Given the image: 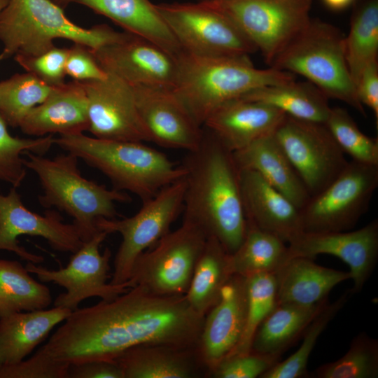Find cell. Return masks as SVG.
Instances as JSON below:
<instances>
[{"instance_id": "2", "label": "cell", "mask_w": 378, "mask_h": 378, "mask_svg": "<svg viewBox=\"0 0 378 378\" xmlns=\"http://www.w3.org/2000/svg\"><path fill=\"white\" fill-rule=\"evenodd\" d=\"M182 166L186 182L183 220L196 224L233 253L244 238L247 221L240 170L232 152L204 130L200 145L188 151Z\"/></svg>"}, {"instance_id": "6", "label": "cell", "mask_w": 378, "mask_h": 378, "mask_svg": "<svg viewBox=\"0 0 378 378\" xmlns=\"http://www.w3.org/2000/svg\"><path fill=\"white\" fill-rule=\"evenodd\" d=\"M128 34L107 24L81 27L51 0H8L0 12V41L4 46L0 60L18 55H41L55 46V38L95 50L122 41Z\"/></svg>"}, {"instance_id": "1", "label": "cell", "mask_w": 378, "mask_h": 378, "mask_svg": "<svg viewBox=\"0 0 378 378\" xmlns=\"http://www.w3.org/2000/svg\"><path fill=\"white\" fill-rule=\"evenodd\" d=\"M204 317L184 295H160L135 286L113 300L72 311L22 362V370L29 378H68L71 365L114 360L139 345L195 349Z\"/></svg>"}, {"instance_id": "20", "label": "cell", "mask_w": 378, "mask_h": 378, "mask_svg": "<svg viewBox=\"0 0 378 378\" xmlns=\"http://www.w3.org/2000/svg\"><path fill=\"white\" fill-rule=\"evenodd\" d=\"M247 310L246 278L233 274L206 314L196 349L200 361L211 372L228 356L243 334Z\"/></svg>"}, {"instance_id": "4", "label": "cell", "mask_w": 378, "mask_h": 378, "mask_svg": "<svg viewBox=\"0 0 378 378\" xmlns=\"http://www.w3.org/2000/svg\"><path fill=\"white\" fill-rule=\"evenodd\" d=\"M56 144L104 174L118 190L129 191L142 202L183 178L186 170L164 153L143 142L90 137L83 133L61 134Z\"/></svg>"}, {"instance_id": "31", "label": "cell", "mask_w": 378, "mask_h": 378, "mask_svg": "<svg viewBox=\"0 0 378 378\" xmlns=\"http://www.w3.org/2000/svg\"><path fill=\"white\" fill-rule=\"evenodd\" d=\"M239 98L264 103L298 119L324 124L331 108L328 98L308 80L262 87Z\"/></svg>"}, {"instance_id": "29", "label": "cell", "mask_w": 378, "mask_h": 378, "mask_svg": "<svg viewBox=\"0 0 378 378\" xmlns=\"http://www.w3.org/2000/svg\"><path fill=\"white\" fill-rule=\"evenodd\" d=\"M328 302L313 306L278 304L258 327L251 351L282 356L302 338L310 322Z\"/></svg>"}, {"instance_id": "28", "label": "cell", "mask_w": 378, "mask_h": 378, "mask_svg": "<svg viewBox=\"0 0 378 378\" xmlns=\"http://www.w3.org/2000/svg\"><path fill=\"white\" fill-rule=\"evenodd\" d=\"M167 345H139L130 348L114 360L124 378H190L196 367L192 352Z\"/></svg>"}, {"instance_id": "42", "label": "cell", "mask_w": 378, "mask_h": 378, "mask_svg": "<svg viewBox=\"0 0 378 378\" xmlns=\"http://www.w3.org/2000/svg\"><path fill=\"white\" fill-rule=\"evenodd\" d=\"M281 356L251 351L223 359L212 371L216 378H256L281 360Z\"/></svg>"}, {"instance_id": "43", "label": "cell", "mask_w": 378, "mask_h": 378, "mask_svg": "<svg viewBox=\"0 0 378 378\" xmlns=\"http://www.w3.org/2000/svg\"><path fill=\"white\" fill-rule=\"evenodd\" d=\"M65 71L66 75L78 81L100 80L107 76L92 50L80 43H74L69 48Z\"/></svg>"}, {"instance_id": "37", "label": "cell", "mask_w": 378, "mask_h": 378, "mask_svg": "<svg viewBox=\"0 0 378 378\" xmlns=\"http://www.w3.org/2000/svg\"><path fill=\"white\" fill-rule=\"evenodd\" d=\"M312 378L378 377V340L365 332L356 335L346 353L338 360L324 363L309 373Z\"/></svg>"}, {"instance_id": "11", "label": "cell", "mask_w": 378, "mask_h": 378, "mask_svg": "<svg viewBox=\"0 0 378 378\" xmlns=\"http://www.w3.org/2000/svg\"><path fill=\"white\" fill-rule=\"evenodd\" d=\"M378 187V165L351 160L327 187L300 210L303 231L351 230L366 212Z\"/></svg>"}, {"instance_id": "18", "label": "cell", "mask_w": 378, "mask_h": 378, "mask_svg": "<svg viewBox=\"0 0 378 378\" xmlns=\"http://www.w3.org/2000/svg\"><path fill=\"white\" fill-rule=\"evenodd\" d=\"M290 258L314 259L328 254L342 260L349 267L351 293L361 291L378 258V220L374 219L356 230L329 232H302L288 244Z\"/></svg>"}, {"instance_id": "34", "label": "cell", "mask_w": 378, "mask_h": 378, "mask_svg": "<svg viewBox=\"0 0 378 378\" xmlns=\"http://www.w3.org/2000/svg\"><path fill=\"white\" fill-rule=\"evenodd\" d=\"M52 303L50 290L38 282L20 262L0 259V318L44 309Z\"/></svg>"}, {"instance_id": "30", "label": "cell", "mask_w": 378, "mask_h": 378, "mask_svg": "<svg viewBox=\"0 0 378 378\" xmlns=\"http://www.w3.org/2000/svg\"><path fill=\"white\" fill-rule=\"evenodd\" d=\"M232 275L230 254L216 238L208 237L184 295L190 307L205 316Z\"/></svg>"}, {"instance_id": "14", "label": "cell", "mask_w": 378, "mask_h": 378, "mask_svg": "<svg viewBox=\"0 0 378 378\" xmlns=\"http://www.w3.org/2000/svg\"><path fill=\"white\" fill-rule=\"evenodd\" d=\"M108 234L99 230L91 239L83 241L71 256L68 265L59 270H50L27 262L25 267L42 282H53L66 289L54 301V307L76 310L84 300L99 297L111 300L126 292L128 281L114 285L108 283L110 277L111 252L106 248L101 254L100 246Z\"/></svg>"}, {"instance_id": "32", "label": "cell", "mask_w": 378, "mask_h": 378, "mask_svg": "<svg viewBox=\"0 0 378 378\" xmlns=\"http://www.w3.org/2000/svg\"><path fill=\"white\" fill-rule=\"evenodd\" d=\"M290 258L286 243L247 222L241 244L230 254V266L232 274L248 277L257 274H274Z\"/></svg>"}, {"instance_id": "35", "label": "cell", "mask_w": 378, "mask_h": 378, "mask_svg": "<svg viewBox=\"0 0 378 378\" xmlns=\"http://www.w3.org/2000/svg\"><path fill=\"white\" fill-rule=\"evenodd\" d=\"M350 290L345 291L332 303L328 302L310 322L302 335L299 349L288 358L279 360L260 378H303L308 377V360L318 339L347 302Z\"/></svg>"}, {"instance_id": "33", "label": "cell", "mask_w": 378, "mask_h": 378, "mask_svg": "<svg viewBox=\"0 0 378 378\" xmlns=\"http://www.w3.org/2000/svg\"><path fill=\"white\" fill-rule=\"evenodd\" d=\"M354 4L344 46L347 67L356 85L364 69L377 60L378 0H356Z\"/></svg>"}, {"instance_id": "48", "label": "cell", "mask_w": 378, "mask_h": 378, "mask_svg": "<svg viewBox=\"0 0 378 378\" xmlns=\"http://www.w3.org/2000/svg\"><path fill=\"white\" fill-rule=\"evenodd\" d=\"M212 1V0H200V1Z\"/></svg>"}, {"instance_id": "21", "label": "cell", "mask_w": 378, "mask_h": 378, "mask_svg": "<svg viewBox=\"0 0 378 378\" xmlns=\"http://www.w3.org/2000/svg\"><path fill=\"white\" fill-rule=\"evenodd\" d=\"M285 115L264 103L237 98L215 108L202 127L234 153L272 133Z\"/></svg>"}, {"instance_id": "36", "label": "cell", "mask_w": 378, "mask_h": 378, "mask_svg": "<svg viewBox=\"0 0 378 378\" xmlns=\"http://www.w3.org/2000/svg\"><path fill=\"white\" fill-rule=\"evenodd\" d=\"M32 74H16L0 82V115L19 127L28 113L42 103L52 90Z\"/></svg>"}, {"instance_id": "12", "label": "cell", "mask_w": 378, "mask_h": 378, "mask_svg": "<svg viewBox=\"0 0 378 378\" xmlns=\"http://www.w3.org/2000/svg\"><path fill=\"white\" fill-rule=\"evenodd\" d=\"M155 6L185 52L202 56H237L258 51L228 17L204 2Z\"/></svg>"}, {"instance_id": "40", "label": "cell", "mask_w": 378, "mask_h": 378, "mask_svg": "<svg viewBox=\"0 0 378 378\" xmlns=\"http://www.w3.org/2000/svg\"><path fill=\"white\" fill-rule=\"evenodd\" d=\"M334 139L352 160L378 165V139L365 134L346 110L331 108L325 122Z\"/></svg>"}, {"instance_id": "46", "label": "cell", "mask_w": 378, "mask_h": 378, "mask_svg": "<svg viewBox=\"0 0 378 378\" xmlns=\"http://www.w3.org/2000/svg\"><path fill=\"white\" fill-rule=\"evenodd\" d=\"M356 0H322L324 5L335 11L344 10L353 5Z\"/></svg>"}, {"instance_id": "13", "label": "cell", "mask_w": 378, "mask_h": 378, "mask_svg": "<svg viewBox=\"0 0 378 378\" xmlns=\"http://www.w3.org/2000/svg\"><path fill=\"white\" fill-rule=\"evenodd\" d=\"M272 134L310 197L327 187L349 162L324 123L286 114Z\"/></svg>"}, {"instance_id": "25", "label": "cell", "mask_w": 378, "mask_h": 378, "mask_svg": "<svg viewBox=\"0 0 378 378\" xmlns=\"http://www.w3.org/2000/svg\"><path fill=\"white\" fill-rule=\"evenodd\" d=\"M278 304L313 306L328 300L332 289L351 279L349 272L316 264L314 259L292 257L275 273Z\"/></svg>"}, {"instance_id": "5", "label": "cell", "mask_w": 378, "mask_h": 378, "mask_svg": "<svg viewBox=\"0 0 378 378\" xmlns=\"http://www.w3.org/2000/svg\"><path fill=\"white\" fill-rule=\"evenodd\" d=\"M24 154L27 155L25 167L36 174L43 190L38 196L41 205L55 207L71 216L83 241L99 231L96 226L98 219L115 218V202L132 201L124 191L108 189L83 177L78 169V158L71 153L52 159L29 151Z\"/></svg>"}, {"instance_id": "9", "label": "cell", "mask_w": 378, "mask_h": 378, "mask_svg": "<svg viewBox=\"0 0 378 378\" xmlns=\"http://www.w3.org/2000/svg\"><path fill=\"white\" fill-rule=\"evenodd\" d=\"M207 239L196 224L183 220L136 259L128 280L160 295H185Z\"/></svg>"}, {"instance_id": "22", "label": "cell", "mask_w": 378, "mask_h": 378, "mask_svg": "<svg viewBox=\"0 0 378 378\" xmlns=\"http://www.w3.org/2000/svg\"><path fill=\"white\" fill-rule=\"evenodd\" d=\"M240 170V186L246 221L287 244L303 231L300 210L252 170Z\"/></svg>"}, {"instance_id": "17", "label": "cell", "mask_w": 378, "mask_h": 378, "mask_svg": "<svg viewBox=\"0 0 378 378\" xmlns=\"http://www.w3.org/2000/svg\"><path fill=\"white\" fill-rule=\"evenodd\" d=\"M92 51L106 73L132 86L173 89L176 84L178 57L144 38L129 34L122 41Z\"/></svg>"}, {"instance_id": "41", "label": "cell", "mask_w": 378, "mask_h": 378, "mask_svg": "<svg viewBox=\"0 0 378 378\" xmlns=\"http://www.w3.org/2000/svg\"><path fill=\"white\" fill-rule=\"evenodd\" d=\"M68 50L69 48H66L54 46L38 55H18L14 56V59L27 72L54 88L65 83V64Z\"/></svg>"}, {"instance_id": "7", "label": "cell", "mask_w": 378, "mask_h": 378, "mask_svg": "<svg viewBox=\"0 0 378 378\" xmlns=\"http://www.w3.org/2000/svg\"><path fill=\"white\" fill-rule=\"evenodd\" d=\"M344 38L335 26L311 18L270 66L301 75L328 99L343 102L365 116L346 62Z\"/></svg>"}, {"instance_id": "10", "label": "cell", "mask_w": 378, "mask_h": 378, "mask_svg": "<svg viewBox=\"0 0 378 378\" xmlns=\"http://www.w3.org/2000/svg\"><path fill=\"white\" fill-rule=\"evenodd\" d=\"M228 17L270 65L308 24L312 0L202 1Z\"/></svg>"}, {"instance_id": "8", "label": "cell", "mask_w": 378, "mask_h": 378, "mask_svg": "<svg viewBox=\"0 0 378 378\" xmlns=\"http://www.w3.org/2000/svg\"><path fill=\"white\" fill-rule=\"evenodd\" d=\"M186 186L184 176L142 202L134 216L120 220L102 218L97 220L99 230L119 233L122 237L113 261L111 284L127 282L139 256L170 231L172 224L183 211Z\"/></svg>"}, {"instance_id": "39", "label": "cell", "mask_w": 378, "mask_h": 378, "mask_svg": "<svg viewBox=\"0 0 378 378\" xmlns=\"http://www.w3.org/2000/svg\"><path fill=\"white\" fill-rule=\"evenodd\" d=\"M53 144L54 137L51 134L36 139L12 136L7 129V123L0 115V181L18 188L27 174L22 155L29 151L43 155Z\"/></svg>"}, {"instance_id": "26", "label": "cell", "mask_w": 378, "mask_h": 378, "mask_svg": "<svg viewBox=\"0 0 378 378\" xmlns=\"http://www.w3.org/2000/svg\"><path fill=\"white\" fill-rule=\"evenodd\" d=\"M232 155L239 169L259 174L299 210L309 200L306 187L272 133L258 139Z\"/></svg>"}, {"instance_id": "27", "label": "cell", "mask_w": 378, "mask_h": 378, "mask_svg": "<svg viewBox=\"0 0 378 378\" xmlns=\"http://www.w3.org/2000/svg\"><path fill=\"white\" fill-rule=\"evenodd\" d=\"M71 312L54 307L15 312L0 318V367L24 360Z\"/></svg>"}, {"instance_id": "15", "label": "cell", "mask_w": 378, "mask_h": 378, "mask_svg": "<svg viewBox=\"0 0 378 378\" xmlns=\"http://www.w3.org/2000/svg\"><path fill=\"white\" fill-rule=\"evenodd\" d=\"M22 235L43 237L52 248L62 253H74L83 243L75 225L64 223L58 211L48 209L40 215L29 210L12 187L6 195L0 193V250L13 252L27 262H43L42 255L19 245L18 237Z\"/></svg>"}, {"instance_id": "44", "label": "cell", "mask_w": 378, "mask_h": 378, "mask_svg": "<svg viewBox=\"0 0 378 378\" xmlns=\"http://www.w3.org/2000/svg\"><path fill=\"white\" fill-rule=\"evenodd\" d=\"M68 378H124V374L114 360H94L71 365Z\"/></svg>"}, {"instance_id": "19", "label": "cell", "mask_w": 378, "mask_h": 378, "mask_svg": "<svg viewBox=\"0 0 378 378\" xmlns=\"http://www.w3.org/2000/svg\"><path fill=\"white\" fill-rule=\"evenodd\" d=\"M132 88L139 114L150 142L187 151L200 145L204 130L195 122L172 89L147 85H134Z\"/></svg>"}, {"instance_id": "16", "label": "cell", "mask_w": 378, "mask_h": 378, "mask_svg": "<svg viewBox=\"0 0 378 378\" xmlns=\"http://www.w3.org/2000/svg\"><path fill=\"white\" fill-rule=\"evenodd\" d=\"M81 82L88 100V131L94 137L150 142L131 85L109 73L104 79Z\"/></svg>"}, {"instance_id": "23", "label": "cell", "mask_w": 378, "mask_h": 378, "mask_svg": "<svg viewBox=\"0 0 378 378\" xmlns=\"http://www.w3.org/2000/svg\"><path fill=\"white\" fill-rule=\"evenodd\" d=\"M26 134H76L88 130V100L81 81L52 88L45 100L33 108L20 127Z\"/></svg>"}, {"instance_id": "3", "label": "cell", "mask_w": 378, "mask_h": 378, "mask_svg": "<svg viewBox=\"0 0 378 378\" xmlns=\"http://www.w3.org/2000/svg\"><path fill=\"white\" fill-rule=\"evenodd\" d=\"M174 93L200 126L223 103L255 89L295 80L293 74L255 68L248 55L202 56L185 51L178 57Z\"/></svg>"}, {"instance_id": "38", "label": "cell", "mask_w": 378, "mask_h": 378, "mask_svg": "<svg viewBox=\"0 0 378 378\" xmlns=\"http://www.w3.org/2000/svg\"><path fill=\"white\" fill-rule=\"evenodd\" d=\"M246 278L247 310L245 326L238 344L228 356L251 351L258 327L278 304L274 274H257Z\"/></svg>"}, {"instance_id": "24", "label": "cell", "mask_w": 378, "mask_h": 378, "mask_svg": "<svg viewBox=\"0 0 378 378\" xmlns=\"http://www.w3.org/2000/svg\"><path fill=\"white\" fill-rule=\"evenodd\" d=\"M64 8L70 4L85 6L122 27L125 32L148 39L178 57L183 49L149 0H51Z\"/></svg>"}, {"instance_id": "45", "label": "cell", "mask_w": 378, "mask_h": 378, "mask_svg": "<svg viewBox=\"0 0 378 378\" xmlns=\"http://www.w3.org/2000/svg\"><path fill=\"white\" fill-rule=\"evenodd\" d=\"M360 102L370 108L378 120V63L370 64L361 74L356 85Z\"/></svg>"}, {"instance_id": "47", "label": "cell", "mask_w": 378, "mask_h": 378, "mask_svg": "<svg viewBox=\"0 0 378 378\" xmlns=\"http://www.w3.org/2000/svg\"><path fill=\"white\" fill-rule=\"evenodd\" d=\"M8 0H0V12L3 10V8L6 6L7 4Z\"/></svg>"}]
</instances>
